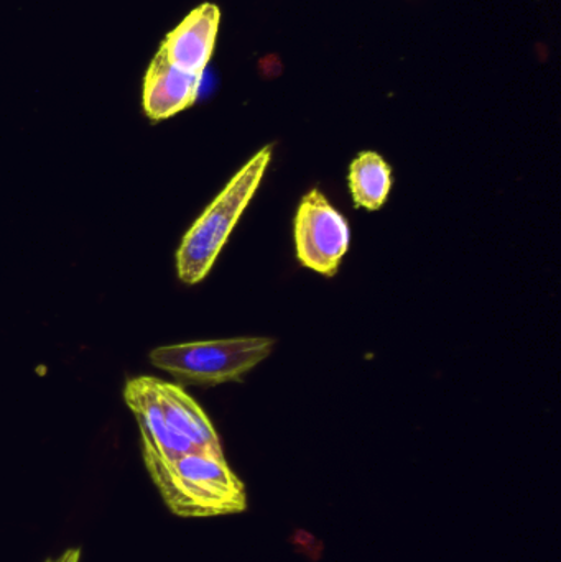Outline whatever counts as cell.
<instances>
[{"mask_svg": "<svg viewBox=\"0 0 561 562\" xmlns=\"http://www.w3.org/2000/svg\"><path fill=\"white\" fill-rule=\"evenodd\" d=\"M270 161L272 145H267L239 168L184 234L177 250L178 279L184 284H198L206 279L234 227L256 196Z\"/></svg>", "mask_w": 561, "mask_h": 562, "instance_id": "2", "label": "cell"}, {"mask_svg": "<svg viewBox=\"0 0 561 562\" xmlns=\"http://www.w3.org/2000/svg\"><path fill=\"white\" fill-rule=\"evenodd\" d=\"M392 183V168L378 151H361L349 165V191L359 210H381L391 194Z\"/></svg>", "mask_w": 561, "mask_h": 562, "instance_id": "8", "label": "cell"}, {"mask_svg": "<svg viewBox=\"0 0 561 562\" xmlns=\"http://www.w3.org/2000/svg\"><path fill=\"white\" fill-rule=\"evenodd\" d=\"M203 76L184 71L167 61L160 52L144 78L142 104L150 121L160 122L187 111L197 102Z\"/></svg>", "mask_w": 561, "mask_h": 562, "instance_id": "7", "label": "cell"}, {"mask_svg": "<svg viewBox=\"0 0 561 562\" xmlns=\"http://www.w3.org/2000/svg\"><path fill=\"white\" fill-rule=\"evenodd\" d=\"M124 400L141 429L145 465L173 461L193 451L223 454L213 423L181 386L138 376L128 380Z\"/></svg>", "mask_w": 561, "mask_h": 562, "instance_id": "1", "label": "cell"}, {"mask_svg": "<svg viewBox=\"0 0 561 562\" xmlns=\"http://www.w3.org/2000/svg\"><path fill=\"white\" fill-rule=\"evenodd\" d=\"M173 514L181 517L216 514L233 501L237 482L224 454L193 451L173 461L145 465Z\"/></svg>", "mask_w": 561, "mask_h": 562, "instance_id": "4", "label": "cell"}, {"mask_svg": "<svg viewBox=\"0 0 561 562\" xmlns=\"http://www.w3.org/2000/svg\"><path fill=\"white\" fill-rule=\"evenodd\" d=\"M296 260L319 276L335 277L348 254L351 229L346 217L313 188L300 201L293 221Z\"/></svg>", "mask_w": 561, "mask_h": 562, "instance_id": "5", "label": "cell"}, {"mask_svg": "<svg viewBox=\"0 0 561 562\" xmlns=\"http://www.w3.org/2000/svg\"><path fill=\"white\" fill-rule=\"evenodd\" d=\"M79 558H81V550L72 548V550L63 551L58 558H52L46 562H79Z\"/></svg>", "mask_w": 561, "mask_h": 562, "instance_id": "9", "label": "cell"}, {"mask_svg": "<svg viewBox=\"0 0 561 562\" xmlns=\"http://www.w3.org/2000/svg\"><path fill=\"white\" fill-rule=\"evenodd\" d=\"M273 347L272 337H233L157 347L148 357L152 366L181 382L217 386L243 382L250 370L273 352Z\"/></svg>", "mask_w": 561, "mask_h": 562, "instance_id": "3", "label": "cell"}, {"mask_svg": "<svg viewBox=\"0 0 561 562\" xmlns=\"http://www.w3.org/2000/svg\"><path fill=\"white\" fill-rule=\"evenodd\" d=\"M220 23V7L211 2L201 3L165 36L158 52L171 65L203 76L216 46Z\"/></svg>", "mask_w": 561, "mask_h": 562, "instance_id": "6", "label": "cell"}]
</instances>
